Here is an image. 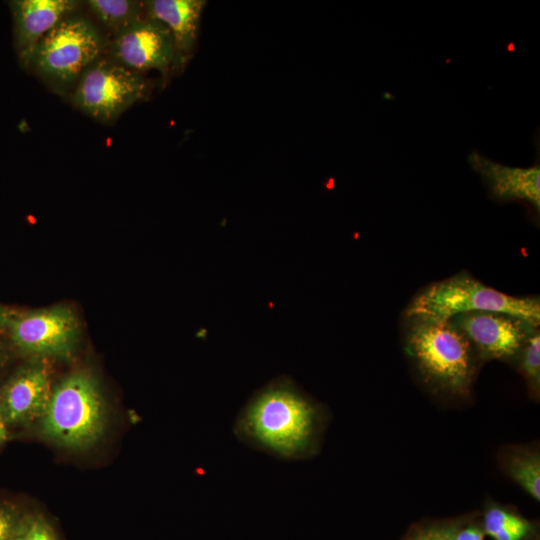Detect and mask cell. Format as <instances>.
<instances>
[{
	"mask_svg": "<svg viewBox=\"0 0 540 540\" xmlns=\"http://www.w3.org/2000/svg\"><path fill=\"white\" fill-rule=\"evenodd\" d=\"M323 407L288 377L257 390L238 413L233 433L245 445L280 460L316 455L325 429Z\"/></svg>",
	"mask_w": 540,
	"mask_h": 540,
	"instance_id": "cell-1",
	"label": "cell"
},
{
	"mask_svg": "<svg viewBox=\"0 0 540 540\" xmlns=\"http://www.w3.org/2000/svg\"><path fill=\"white\" fill-rule=\"evenodd\" d=\"M405 351L432 389L465 396L470 392L478 357L467 337L450 320L407 319Z\"/></svg>",
	"mask_w": 540,
	"mask_h": 540,
	"instance_id": "cell-2",
	"label": "cell"
},
{
	"mask_svg": "<svg viewBox=\"0 0 540 540\" xmlns=\"http://www.w3.org/2000/svg\"><path fill=\"white\" fill-rule=\"evenodd\" d=\"M39 423L42 435L61 448L84 450L96 444L105 433L107 413L95 377L78 370L62 379Z\"/></svg>",
	"mask_w": 540,
	"mask_h": 540,
	"instance_id": "cell-3",
	"label": "cell"
},
{
	"mask_svg": "<svg viewBox=\"0 0 540 540\" xmlns=\"http://www.w3.org/2000/svg\"><path fill=\"white\" fill-rule=\"evenodd\" d=\"M475 311L506 313L523 318L535 327L540 324L538 297L506 294L464 271L423 288L405 309V318L449 320Z\"/></svg>",
	"mask_w": 540,
	"mask_h": 540,
	"instance_id": "cell-4",
	"label": "cell"
},
{
	"mask_svg": "<svg viewBox=\"0 0 540 540\" xmlns=\"http://www.w3.org/2000/svg\"><path fill=\"white\" fill-rule=\"evenodd\" d=\"M101 49L94 26L83 17L70 15L39 40L24 64L50 82L66 85L98 58Z\"/></svg>",
	"mask_w": 540,
	"mask_h": 540,
	"instance_id": "cell-5",
	"label": "cell"
},
{
	"mask_svg": "<svg viewBox=\"0 0 540 540\" xmlns=\"http://www.w3.org/2000/svg\"><path fill=\"white\" fill-rule=\"evenodd\" d=\"M149 92L150 84L139 72L102 60L82 73L73 101L92 118L109 122Z\"/></svg>",
	"mask_w": 540,
	"mask_h": 540,
	"instance_id": "cell-6",
	"label": "cell"
},
{
	"mask_svg": "<svg viewBox=\"0 0 540 540\" xmlns=\"http://www.w3.org/2000/svg\"><path fill=\"white\" fill-rule=\"evenodd\" d=\"M8 328L15 346L34 358H70L79 335L78 318L66 306L16 313Z\"/></svg>",
	"mask_w": 540,
	"mask_h": 540,
	"instance_id": "cell-7",
	"label": "cell"
},
{
	"mask_svg": "<svg viewBox=\"0 0 540 540\" xmlns=\"http://www.w3.org/2000/svg\"><path fill=\"white\" fill-rule=\"evenodd\" d=\"M467 337L479 360H516L537 327L523 318L500 312L475 311L449 319Z\"/></svg>",
	"mask_w": 540,
	"mask_h": 540,
	"instance_id": "cell-8",
	"label": "cell"
},
{
	"mask_svg": "<svg viewBox=\"0 0 540 540\" xmlns=\"http://www.w3.org/2000/svg\"><path fill=\"white\" fill-rule=\"evenodd\" d=\"M111 53L117 63L131 70H158L166 76L173 67L175 45L170 30L144 13L115 33Z\"/></svg>",
	"mask_w": 540,
	"mask_h": 540,
	"instance_id": "cell-9",
	"label": "cell"
},
{
	"mask_svg": "<svg viewBox=\"0 0 540 540\" xmlns=\"http://www.w3.org/2000/svg\"><path fill=\"white\" fill-rule=\"evenodd\" d=\"M51 376L47 358H34L5 383L0 409L8 426L27 425L41 418L53 390Z\"/></svg>",
	"mask_w": 540,
	"mask_h": 540,
	"instance_id": "cell-10",
	"label": "cell"
},
{
	"mask_svg": "<svg viewBox=\"0 0 540 540\" xmlns=\"http://www.w3.org/2000/svg\"><path fill=\"white\" fill-rule=\"evenodd\" d=\"M15 46L24 63L39 40L78 7L75 0H16L10 3Z\"/></svg>",
	"mask_w": 540,
	"mask_h": 540,
	"instance_id": "cell-11",
	"label": "cell"
},
{
	"mask_svg": "<svg viewBox=\"0 0 540 540\" xmlns=\"http://www.w3.org/2000/svg\"><path fill=\"white\" fill-rule=\"evenodd\" d=\"M205 0L144 1L147 16L162 22L171 32L175 45L172 70L184 68L197 42Z\"/></svg>",
	"mask_w": 540,
	"mask_h": 540,
	"instance_id": "cell-12",
	"label": "cell"
},
{
	"mask_svg": "<svg viewBox=\"0 0 540 540\" xmlns=\"http://www.w3.org/2000/svg\"><path fill=\"white\" fill-rule=\"evenodd\" d=\"M469 162L486 181L495 198L523 200L539 211L540 170L538 165L527 169L512 168L474 154L469 157Z\"/></svg>",
	"mask_w": 540,
	"mask_h": 540,
	"instance_id": "cell-13",
	"label": "cell"
},
{
	"mask_svg": "<svg viewBox=\"0 0 540 540\" xmlns=\"http://www.w3.org/2000/svg\"><path fill=\"white\" fill-rule=\"evenodd\" d=\"M504 472L534 500H540V456L535 449L524 447L506 450L501 455Z\"/></svg>",
	"mask_w": 540,
	"mask_h": 540,
	"instance_id": "cell-14",
	"label": "cell"
},
{
	"mask_svg": "<svg viewBox=\"0 0 540 540\" xmlns=\"http://www.w3.org/2000/svg\"><path fill=\"white\" fill-rule=\"evenodd\" d=\"M481 525L493 540H528L534 532L532 522L497 504L486 507Z\"/></svg>",
	"mask_w": 540,
	"mask_h": 540,
	"instance_id": "cell-15",
	"label": "cell"
},
{
	"mask_svg": "<svg viewBox=\"0 0 540 540\" xmlns=\"http://www.w3.org/2000/svg\"><path fill=\"white\" fill-rule=\"evenodd\" d=\"M87 4L97 18L115 33L145 13L144 1L89 0Z\"/></svg>",
	"mask_w": 540,
	"mask_h": 540,
	"instance_id": "cell-16",
	"label": "cell"
},
{
	"mask_svg": "<svg viewBox=\"0 0 540 540\" xmlns=\"http://www.w3.org/2000/svg\"><path fill=\"white\" fill-rule=\"evenodd\" d=\"M520 371L524 376L529 391L538 399L540 391V333L535 329L526 339L520 354Z\"/></svg>",
	"mask_w": 540,
	"mask_h": 540,
	"instance_id": "cell-17",
	"label": "cell"
},
{
	"mask_svg": "<svg viewBox=\"0 0 540 540\" xmlns=\"http://www.w3.org/2000/svg\"><path fill=\"white\" fill-rule=\"evenodd\" d=\"M11 540H58L51 525L39 514L22 515Z\"/></svg>",
	"mask_w": 540,
	"mask_h": 540,
	"instance_id": "cell-18",
	"label": "cell"
},
{
	"mask_svg": "<svg viewBox=\"0 0 540 540\" xmlns=\"http://www.w3.org/2000/svg\"><path fill=\"white\" fill-rule=\"evenodd\" d=\"M460 522H435L417 526L403 540H454Z\"/></svg>",
	"mask_w": 540,
	"mask_h": 540,
	"instance_id": "cell-19",
	"label": "cell"
},
{
	"mask_svg": "<svg viewBox=\"0 0 540 540\" xmlns=\"http://www.w3.org/2000/svg\"><path fill=\"white\" fill-rule=\"evenodd\" d=\"M22 518L20 512L10 504H0V540H11Z\"/></svg>",
	"mask_w": 540,
	"mask_h": 540,
	"instance_id": "cell-20",
	"label": "cell"
},
{
	"mask_svg": "<svg viewBox=\"0 0 540 540\" xmlns=\"http://www.w3.org/2000/svg\"><path fill=\"white\" fill-rule=\"evenodd\" d=\"M485 533L481 523L460 522L454 540H484Z\"/></svg>",
	"mask_w": 540,
	"mask_h": 540,
	"instance_id": "cell-21",
	"label": "cell"
},
{
	"mask_svg": "<svg viewBox=\"0 0 540 540\" xmlns=\"http://www.w3.org/2000/svg\"><path fill=\"white\" fill-rule=\"evenodd\" d=\"M15 314L11 309L0 305V330L9 326Z\"/></svg>",
	"mask_w": 540,
	"mask_h": 540,
	"instance_id": "cell-22",
	"label": "cell"
},
{
	"mask_svg": "<svg viewBox=\"0 0 540 540\" xmlns=\"http://www.w3.org/2000/svg\"><path fill=\"white\" fill-rule=\"evenodd\" d=\"M7 438H8V425L0 409V446L7 440Z\"/></svg>",
	"mask_w": 540,
	"mask_h": 540,
	"instance_id": "cell-23",
	"label": "cell"
}]
</instances>
